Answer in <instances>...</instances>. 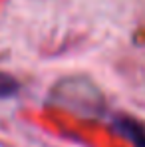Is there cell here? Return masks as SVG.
Wrapping results in <instances>:
<instances>
[{"mask_svg": "<svg viewBox=\"0 0 145 147\" xmlns=\"http://www.w3.org/2000/svg\"><path fill=\"white\" fill-rule=\"evenodd\" d=\"M20 92V82L6 72H0V99L12 98Z\"/></svg>", "mask_w": 145, "mask_h": 147, "instance_id": "2", "label": "cell"}, {"mask_svg": "<svg viewBox=\"0 0 145 147\" xmlns=\"http://www.w3.org/2000/svg\"><path fill=\"white\" fill-rule=\"evenodd\" d=\"M113 129L129 139L133 147H145V125L129 115H117L113 119Z\"/></svg>", "mask_w": 145, "mask_h": 147, "instance_id": "1", "label": "cell"}]
</instances>
